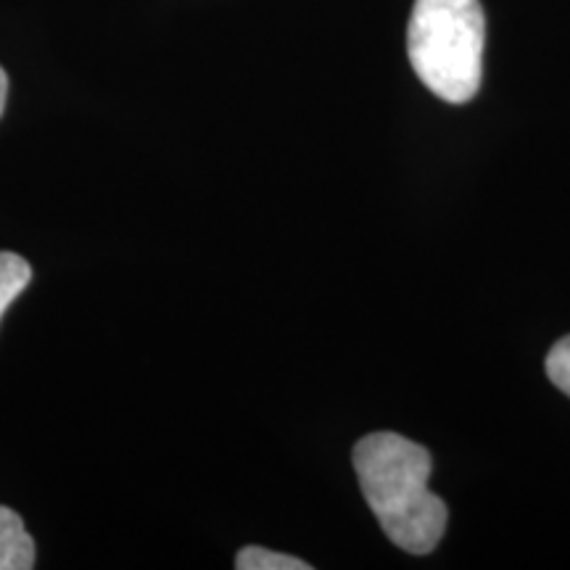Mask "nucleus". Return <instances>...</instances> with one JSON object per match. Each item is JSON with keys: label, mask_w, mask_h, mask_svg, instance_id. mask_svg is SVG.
Instances as JSON below:
<instances>
[{"label": "nucleus", "mask_w": 570, "mask_h": 570, "mask_svg": "<svg viewBox=\"0 0 570 570\" xmlns=\"http://www.w3.org/2000/svg\"><path fill=\"white\" fill-rule=\"evenodd\" d=\"M32 281V267L13 252H0V317Z\"/></svg>", "instance_id": "4"}, {"label": "nucleus", "mask_w": 570, "mask_h": 570, "mask_svg": "<svg viewBox=\"0 0 570 570\" xmlns=\"http://www.w3.org/2000/svg\"><path fill=\"white\" fill-rule=\"evenodd\" d=\"M354 470L370 510L399 550L428 554L446 531L444 499L428 489L431 454L399 433H370L354 446Z\"/></svg>", "instance_id": "1"}, {"label": "nucleus", "mask_w": 570, "mask_h": 570, "mask_svg": "<svg viewBox=\"0 0 570 570\" xmlns=\"http://www.w3.org/2000/svg\"><path fill=\"white\" fill-rule=\"evenodd\" d=\"M487 19L479 0H415L407 27L410 63L433 96L468 104L481 88Z\"/></svg>", "instance_id": "2"}, {"label": "nucleus", "mask_w": 570, "mask_h": 570, "mask_svg": "<svg viewBox=\"0 0 570 570\" xmlns=\"http://www.w3.org/2000/svg\"><path fill=\"white\" fill-rule=\"evenodd\" d=\"M547 375L562 394L570 396V336L558 341L547 356Z\"/></svg>", "instance_id": "6"}, {"label": "nucleus", "mask_w": 570, "mask_h": 570, "mask_svg": "<svg viewBox=\"0 0 570 570\" xmlns=\"http://www.w3.org/2000/svg\"><path fill=\"white\" fill-rule=\"evenodd\" d=\"M235 568L238 570H309V562L291 558V554H281L265 547H244L235 558Z\"/></svg>", "instance_id": "5"}, {"label": "nucleus", "mask_w": 570, "mask_h": 570, "mask_svg": "<svg viewBox=\"0 0 570 570\" xmlns=\"http://www.w3.org/2000/svg\"><path fill=\"white\" fill-rule=\"evenodd\" d=\"M6 96H9V77H6V71L0 69V117H3V109H6Z\"/></svg>", "instance_id": "7"}, {"label": "nucleus", "mask_w": 570, "mask_h": 570, "mask_svg": "<svg viewBox=\"0 0 570 570\" xmlns=\"http://www.w3.org/2000/svg\"><path fill=\"white\" fill-rule=\"evenodd\" d=\"M35 568V539L17 512L0 508V570Z\"/></svg>", "instance_id": "3"}]
</instances>
